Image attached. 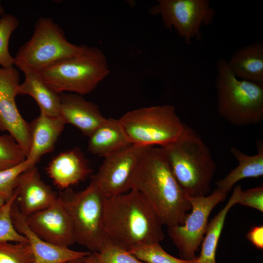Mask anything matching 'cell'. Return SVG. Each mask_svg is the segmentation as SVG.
Segmentation results:
<instances>
[{
    "instance_id": "1",
    "label": "cell",
    "mask_w": 263,
    "mask_h": 263,
    "mask_svg": "<svg viewBox=\"0 0 263 263\" xmlns=\"http://www.w3.org/2000/svg\"><path fill=\"white\" fill-rule=\"evenodd\" d=\"M128 187L143 195L163 225L168 227L182 225L191 209L160 147L150 146L146 150Z\"/></svg>"
},
{
    "instance_id": "2",
    "label": "cell",
    "mask_w": 263,
    "mask_h": 263,
    "mask_svg": "<svg viewBox=\"0 0 263 263\" xmlns=\"http://www.w3.org/2000/svg\"><path fill=\"white\" fill-rule=\"evenodd\" d=\"M162 225L155 211L136 190L106 198L103 229L108 243L128 251L160 244L164 239Z\"/></svg>"
},
{
    "instance_id": "3",
    "label": "cell",
    "mask_w": 263,
    "mask_h": 263,
    "mask_svg": "<svg viewBox=\"0 0 263 263\" xmlns=\"http://www.w3.org/2000/svg\"><path fill=\"white\" fill-rule=\"evenodd\" d=\"M160 147L186 196L206 195L210 190L216 165L199 134L185 124L176 140Z\"/></svg>"
},
{
    "instance_id": "4",
    "label": "cell",
    "mask_w": 263,
    "mask_h": 263,
    "mask_svg": "<svg viewBox=\"0 0 263 263\" xmlns=\"http://www.w3.org/2000/svg\"><path fill=\"white\" fill-rule=\"evenodd\" d=\"M216 70V110L219 115L236 126L261 123L263 84L238 78L223 58L217 60Z\"/></svg>"
},
{
    "instance_id": "5",
    "label": "cell",
    "mask_w": 263,
    "mask_h": 263,
    "mask_svg": "<svg viewBox=\"0 0 263 263\" xmlns=\"http://www.w3.org/2000/svg\"><path fill=\"white\" fill-rule=\"evenodd\" d=\"M110 73L104 53L86 46L80 53L59 60L39 75L58 94L68 92L83 95L93 91Z\"/></svg>"
},
{
    "instance_id": "6",
    "label": "cell",
    "mask_w": 263,
    "mask_h": 263,
    "mask_svg": "<svg viewBox=\"0 0 263 263\" xmlns=\"http://www.w3.org/2000/svg\"><path fill=\"white\" fill-rule=\"evenodd\" d=\"M86 47L70 42L51 18L40 17L35 24L30 39L14 57V65L23 73L39 74L59 60L80 53Z\"/></svg>"
},
{
    "instance_id": "7",
    "label": "cell",
    "mask_w": 263,
    "mask_h": 263,
    "mask_svg": "<svg viewBox=\"0 0 263 263\" xmlns=\"http://www.w3.org/2000/svg\"><path fill=\"white\" fill-rule=\"evenodd\" d=\"M59 196L70 216L76 243L92 253H98L108 243L103 229L106 197L92 181L83 190L67 188Z\"/></svg>"
},
{
    "instance_id": "8",
    "label": "cell",
    "mask_w": 263,
    "mask_h": 263,
    "mask_svg": "<svg viewBox=\"0 0 263 263\" xmlns=\"http://www.w3.org/2000/svg\"><path fill=\"white\" fill-rule=\"evenodd\" d=\"M118 119L130 142L143 146L161 147L175 141L185 125L169 104L133 110Z\"/></svg>"
},
{
    "instance_id": "9",
    "label": "cell",
    "mask_w": 263,
    "mask_h": 263,
    "mask_svg": "<svg viewBox=\"0 0 263 263\" xmlns=\"http://www.w3.org/2000/svg\"><path fill=\"white\" fill-rule=\"evenodd\" d=\"M150 13L160 15L164 26L174 29L187 44L202 39L201 28L211 24L216 15L208 0H159Z\"/></svg>"
},
{
    "instance_id": "10",
    "label": "cell",
    "mask_w": 263,
    "mask_h": 263,
    "mask_svg": "<svg viewBox=\"0 0 263 263\" xmlns=\"http://www.w3.org/2000/svg\"><path fill=\"white\" fill-rule=\"evenodd\" d=\"M227 193L215 189L209 195L187 196L191 212L187 214L182 225L168 227L170 238L177 248L181 259L196 258L195 253L201 244L213 209L225 200Z\"/></svg>"
},
{
    "instance_id": "11",
    "label": "cell",
    "mask_w": 263,
    "mask_h": 263,
    "mask_svg": "<svg viewBox=\"0 0 263 263\" xmlns=\"http://www.w3.org/2000/svg\"><path fill=\"white\" fill-rule=\"evenodd\" d=\"M150 146L131 144L105 158L93 182L106 197L129 191V183L141 158Z\"/></svg>"
},
{
    "instance_id": "12",
    "label": "cell",
    "mask_w": 263,
    "mask_h": 263,
    "mask_svg": "<svg viewBox=\"0 0 263 263\" xmlns=\"http://www.w3.org/2000/svg\"><path fill=\"white\" fill-rule=\"evenodd\" d=\"M19 85L16 68H0V130L8 132L27 156L31 146L30 124L19 113L15 101Z\"/></svg>"
},
{
    "instance_id": "13",
    "label": "cell",
    "mask_w": 263,
    "mask_h": 263,
    "mask_svg": "<svg viewBox=\"0 0 263 263\" xmlns=\"http://www.w3.org/2000/svg\"><path fill=\"white\" fill-rule=\"evenodd\" d=\"M25 217L31 230L45 241L67 247L76 243L70 216L59 195L49 207Z\"/></svg>"
},
{
    "instance_id": "14",
    "label": "cell",
    "mask_w": 263,
    "mask_h": 263,
    "mask_svg": "<svg viewBox=\"0 0 263 263\" xmlns=\"http://www.w3.org/2000/svg\"><path fill=\"white\" fill-rule=\"evenodd\" d=\"M15 190L16 203L25 217L49 207L58 197L52 188L41 179L36 166L19 176Z\"/></svg>"
},
{
    "instance_id": "15",
    "label": "cell",
    "mask_w": 263,
    "mask_h": 263,
    "mask_svg": "<svg viewBox=\"0 0 263 263\" xmlns=\"http://www.w3.org/2000/svg\"><path fill=\"white\" fill-rule=\"evenodd\" d=\"M11 217L17 231L26 237L31 246L34 263H65L85 258L91 253L54 245L39 238L29 228L16 202L11 209Z\"/></svg>"
},
{
    "instance_id": "16",
    "label": "cell",
    "mask_w": 263,
    "mask_h": 263,
    "mask_svg": "<svg viewBox=\"0 0 263 263\" xmlns=\"http://www.w3.org/2000/svg\"><path fill=\"white\" fill-rule=\"evenodd\" d=\"M59 94V116L66 124L73 125L88 137L107 118L95 103L86 100L83 95L71 93Z\"/></svg>"
},
{
    "instance_id": "17",
    "label": "cell",
    "mask_w": 263,
    "mask_h": 263,
    "mask_svg": "<svg viewBox=\"0 0 263 263\" xmlns=\"http://www.w3.org/2000/svg\"><path fill=\"white\" fill-rule=\"evenodd\" d=\"M47 172L54 184L67 189L85 179L92 172L84 154L78 148L60 153L49 162Z\"/></svg>"
},
{
    "instance_id": "18",
    "label": "cell",
    "mask_w": 263,
    "mask_h": 263,
    "mask_svg": "<svg viewBox=\"0 0 263 263\" xmlns=\"http://www.w3.org/2000/svg\"><path fill=\"white\" fill-rule=\"evenodd\" d=\"M30 124L31 146L26 159L35 165L44 154L53 150L66 123L60 117L39 115Z\"/></svg>"
},
{
    "instance_id": "19",
    "label": "cell",
    "mask_w": 263,
    "mask_h": 263,
    "mask_svg": "<svg viewBox=\"0 0 263 263\" xmlns=\"http://www.w3.org/2000/svg\"><path fill=\"white\" fill-rule=\"evenodd\" d=\"M88 150L105 158L132 144L118 119L106 118L88 137Z\"/></svg>"
},
{
    "instance_id": "20",
    "label": "cell",
    "mask_w": 263,
    "mask_h": 263,
    "mask_svg": "<svg viewBox=\"0 0 263 263\" xmlns=\"http://www.w3.org/2000/svg\"><path fill=\"white\" fill-rule=\"evenodd\" d=\"M227 63L238 78L263 84V42H255L239 48Z\"/></svg>"
},
{
    "instance_id": "21",
    "label": "cell",
    "mask_w": 263,
    "mask_h": 263,
    "mask_svg": "<svg viewBox=\"0 0 263 263\" xmlns=\"http://www.w3.org/2000/svg\"><path fill=\"white\" fill-rule=\"evenodd\" d=\"M257 153L248 155L233 147L231 154L238 162V166L224 178L216 182L217 188L227 193L239 181L247 178H258L263 175V143L261 139L256 143Z\"/></svg>"
},
{
    "instance_id": "22",
    "label": "cell",
    "mask_w": 263,
    "mask_h": 263,
    "mask_svg": "<svg viewBox=\"0 0 263 263\" xmlns=\"http://www.w3.org/2000/svg\"><path fill=\"white\" fill-rule=\"evenodd\" d=\"M24 80L20 84L19 94H28L38 105L40 112L51 116H59L60 97L43 82L39 75L25 73Z\"/></svg>"
},
{
    "instance_id": "23",
    "label": "cell",
    "mask_w": 263,
    "mask_h": 263,
    "mask_svg": "<svg viewBox=\"0 0 263 263\" xmlns=\"http://www.w3.org/2000/svg\"><path fill=\"white\" fill-rule=\"evenodd\" d=\"M242 189L240 185L234 188L226 204L208 223L202 242L200 255L197 257L198 263H216V250L226 216L231 208L237 204L239 194Z\"/></svg>"
},
{
    "instance_id": "24",
    "label": "cell",
    "mask_w": 263,
    "mask_h": 263,
    "mask_svg": "<svg viewBox=\"0 0 263 263\" xmlns=\"http://www.w3.org/2000/svg\"><path fill=\"white\" fill-rule=\"evenodd\" d=\"M146 263H198L197 258L185 260L176 258L166 252L160 244L137 246L129 251Z\"/></svg>"
},
{
    "instance_id": "25",
    "label": "cell",
    "mask_w": 263,
    "mask_h": 263,
    "mask_svg": "<svg viewBox=\"0 0 263 263\" xmlns=\"http://www.w3.org/2000/svg\"><path fill=\"white\" fill-rule=\"evenodd\" d=\"M19 25L18 19L10 14H3L0 19V66L9 68L14 65V58L9 51V41L12 33Z\"/></svg>"
},
{
    "instance_id": "26",
    "label": "cell",
    "mask_w": 263,
    "mask_h": 263,
    "mask_svg": "<svg viewBox=\"0 0 263 263\" xmlns=\"http://www.w3.org/2000/svg\"><path fill=\"white\" fill-rule=\"evenodd\" d=\"M17 193L15 190L13 194L0 207V242H26L25 236L19 233L14 225L11 209L16 201Z\"/></svg>"
},
{
    "instance_id": "27",
    "label": "cell",
    "mask_w": 263,
    "mask_h": 263,
    "mask_svg": "<svg viewBox=\"0 0 263 263\" xmlns=\"http://www.w3.org/2000/svg\"><path fill=\"white\" fill-rule=\"evenodd\" d=\"M33 251L28 242H0V263H34Z\"/></svg>"
},
{
    "instance_id": "28",
    "label": "cell",
    "mask_w": 263,
    "mask_h": 263,
    "mask_svg": "<svg viewBox=\"0 0 263 263\" xmlns=\"http://www.w3.org/2000/svg\"><path fill=\"white\" fill-rule=\"evenodd\" d=\"M26 157V153L12 136L0 135V170L19 164Z\"/></svg>"
},
{
    "instance_id": "29",
    "label": "cell",
    "mask_w": 263,
    "mask_h": 263,
    "mask_svg": "<svg viewBox=\"0 0 263 263\" xmlns=\"http://www.w3.org/2000/svg\"><path fill=\"white\" fill-rule=\"evenodd\" d=\"M35 166L28 160L0 170V195L7 200L14 193L19 176L28 169Z\"/></svg>"
},
{
    "instance_id": "30",
    "label": "cell",
    "mask_w": 263,
    "mask_h": 263,
    "mask_svg": "<svg viewBox=\"0 0 263 263\" xmlns=\"http://www.w3.org/2000/svg\"><path fill=\"white\" fill-rule=\"evenodd\" d=\"M97 254L99 263H146L127 250L110 243Z\"/></svg>"
},
{
    "instance_id": "31",
    "label": "cell",
    "mask_w": 263,
    "mask_h": 263,
    "mask_svg": "<svg viewBox=\"0 0 263 263\" xmlns=\"http://www.w3.org/2000/svg\"><path fill=\"white\" fill-rule=\"evenodd\" d=\"M237 204L263 212V186L240 190Z\"/></svg>"
},
{
    "instance_id": "32",
    "label": "cell",
    "mask_w": 263,
    "mask_h": 263,
    "mask_svg": "<svg viewBox=\"0 0 263 263\" xmlns=\"http://www.w3.org/2000/svg\"><path fill=\"white\" fill-rule=\"evenodd\" d=\"M246 238L252 244L259 249H263V226H253L246 234Z\"/></svg>"
},
{
    "instance_id": "33",
    "label": "cell",
    "mask_w": 263,
    "mask_h": 263,
    "mask_svg": "<svg viewBox=\"0 0 263 263\" xmlns=\"http://www.w3.org/2000/svg\"><path fill=\"white\" fill-rule=\"evenodd\" d=\"M83 263H99L97 253H92L86 257Z\"/></svg>"
},
{
    "instance_id": "34",
    "label": "cell",
    "mask_w": 263,
    "mask_h": 263,
    "mask_svg": "<svg viewBox=\"0 0 263 263\" xmlns=\"http://www.w3.org/2000/svg\"><path fill=\"white\" fill-rule=\"evenodd\" d=\"M6 200L7 199L3 196L0 195V207L4 204Z\"/></svg>"
},
{
    "instance_id": "35",
    "label": "cell",
    "mask_w": 263,
    "mask_h": 263,
    "mask_svg": "<svg viewBox=\"0 0 263 263\" xmlns=\"http://www.w3.org/2000/svg\"><path fill=\"white\" fill-rule=\"evenodd\" d=\"M3 14V10L2 6L0 5V15H2Z\"/></svg>"
}]
</instances>
